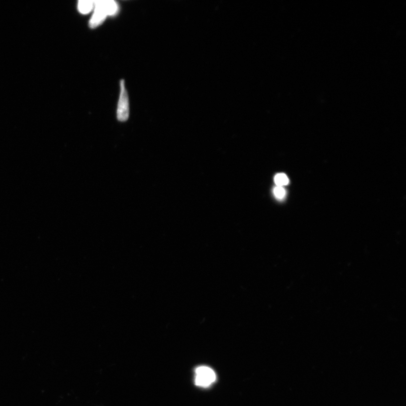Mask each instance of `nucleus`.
Masks as SVG:
<instances>
[{"label":"nucleus","mask_w":406,"mask_h":406,"mask_svg":"<svg viewBox=\"0 0 406 406\" xmlns=\"http://www.w3.org/2000/svg\"><path fill=\"white\" fill-rule=\"evenodd\" d=\"M118 11L117 3L113 0L94 1V12L89 21L90 28H95L100 26L108 16H114Z\"/></svg>","instance_id":"f257e3e1"},{"label":"nucleus","mask_w":406,"mask_h":406,"mask_svg":"<svg viewBox=\"0 0 406 406\" xmlns=\"http://www.w3.org/2000/svg\"><path fill=\"white\" fill-rule=\"evenodd\" d=\"M195 374V383L200 387H209L216 380V373L214 371L207 366L197 367Z\"/></svg>","instance_id":"f03ea898"},{"label":"nucleus","mask_w":406,"mask_h":406,"mask_svg":"<svg viewBox=\"0 0 406 406\" xmlns=\"http://www.w3.org/2000/svg\"><path fill=\"white\" fill-rule=\"evenodd\" d=\"M129 116V104L128 93L125 88L124 81H121L120 93L117 109V118L119 121L124 122L128 120Z\"/></svg>","instance_id":"7ed1b4c3"},{"label":"nucleus","mask_w":406,"mask_h":406,"mask_svg":"<svg viewBox=\"0 0 406 406\" xmlns=\"http://www.w3.org/2000/svg\"><path fill=\"white\" fill-rule=\"evenodd\" d=\"M94 9V1L90 0H80L78 3V10L83 14H89Z\"/></svg>","instance_id":"20e7f679"},{"label":"nucleus","mask_w":406,"mask_h":406,"mask_svg":"<svg viewBox=\"0 0 406 406\" xmlns=\"http://www.w3.org/2000/svg\"><path fill=\"white\" fill-rule=\"evenodd\" d=\"M274 180L277 186L283 187L287 185L289 183V179L287 176L284 174H280L275 176Z\"/></svg>","instance_id":"39448f33"},{"label":"nucleus","mask_w":406,"mask_h":406,"mask_svg":"<svg viewBox=\"0 0 406 406\" xmlns=\"http://www.w3.org/2000/svg\"><path fill=\"white\" fill-rule=\"evenodd\" d=\"M274 193L275 196L279 199L284 198L285 195V191L283 187L277 186L274 190Z\"/></svg>","instance_id":"423d86ee"}]
</instances>
